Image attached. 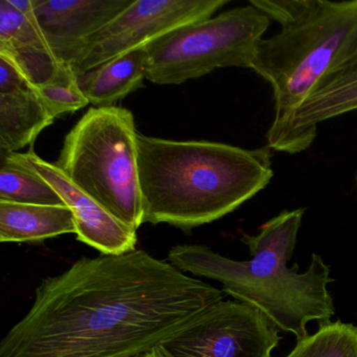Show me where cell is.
<instances>
[{
    "label": "cell",
    "mask_w": 357,
    "mask_h": 357,
    "mask_svg": "<svg viewBox=\"0 0 357 357\" xmlns=\"http://www.w3.org/2000/svg\"><path fill=\"white\" fill-rule=\"evenodd\" d=\"M221 290L143 250L81 258L35 290L0 357H137L160 346Z\"/></svg>",
    "instance_id": "1"
},
{
    "label": "cell",
    "mask_w": 357,
    "mask_h": 357,
    "mask_svg": "<svg viewBox=\"0 0 357 357\" xmlns=\"http://www.w3.org/2000/svg\"><path fill=\"white\" fill-rule=\"evenodd\" d=\"M0 202L37 206H66L55 189L34 170L1 156Z\"/></svg>",
    "instance_id": "16"
},
{
    "label": "cell",
    "mask_w": 357,
    "mask_h": 357,
    "mask_svg": "<svg viewBox=\"0 0 357 357\" xmlns=\"http://www.w3.org/2000/svg\"><path fill=\"white\" fill-rule=\"evenodd\" d=\"M147 59L146 47L135 50L78 75L79 86L95 107L114 106L112 104L143 87Z\"/></svg>",
    "instance_id": "15"
},
{
    "label": "cell",
    "mask_w": 357,
    "mask_h": 357,
    "mask_svg": "<svg viewBox=\"0 0 357 357\" xmlns=\"http://www.w3.org/2000/svg\"><path fill=\"white\" fill-rule=\"evenodd\" d=\"M36 89L55 118L78 112L89 104L79 86L76 73L70 66H66L51 82Z\"/></svg>",
    "instance_id": "18"
},
{
    "label": "cell",
    "mask_w": 357,
    "mask_h": 357,
    "mask_svg": "<svg viewBox=\"0 0 357 357\" xmlns=\"http://www.w3.org/2000/svg\"><path fill=\"white\" fill-rule=\"evenodd\" d=\"M248 3L281 28L261 41L250 68L273 89L275 128L357 59V0Z\"/></svg>",
    "instance_id": "4"
},
{
    "label": "cell",
    "mask_w": 357,
    "mask_h": 357,
    "mask_svg": "<svg viewBox=\"0 0 357 357\" xmlns=\"http://www.w3.org/2000/svg\"><path fill=\"white\" fill-rule=\"evenodd\" d=\"M137 133L130 110L91 108L66 135L54 162L77 187L137 231L144 223Z\"/></svg>",
    "instance_id": "5"
},
{
    "label": "cell",
    "mask_w": 357,
    "mask_h": 357,
    "mask_svg": "<svg viewBox=\"0 0 357 357\" xmlns=\"http://www.w3.org/2000/svg\"><path fill=\"white\" fill-rule=\"evenodd\" d=\"M304 214L305 208L282 211L257 235H244L250 260H233L206 245L178 244L171 248L168 261L183 273L219 282L223 292L258 309L279 331L303 340L309 335V321L331 323L335 312L327 288L330 267L321 256L312 255L305 273L298 264L287 265Z\"/></svg>",
    "instance_id": "3"
},
{
    "label": "cell",
    "mask_w": 357,
    "mask_h": 357,
    "mask_svg": "<svg viewBox=\"0 0 357 357\" xmlns=\"http://www.w3.org/2000/svg\"><path fill=\"white\" fill-rule=\"evenodd\" d=\"M279 330L239 301H219L160 342L162 357H273Z\"/></svg>",
    "instance_id": "7"
},
{
    "label": "cell",
    "mask_w": 357,
    "mask_h": 357,
    "mask_svg": "<svg viewBox=\"0 0 357 357\" xmlns=\"http://www.w3.org/2000/svg\"><path fill=\"white\" fill-rule=\"evenodd\" d=\"M137 143L144 223L191 231L231 214L273 177L267 145L250 150L141 133Z\"/></svg>",
    "instance_id": "2"
},
{
    "label": "cell",
    "mask_w": 357,
    "mask_h": 357,
    "mask_svg": "<svg viewBox=\"0 0 357 357\" xmlns=\"http://www.w3.org/2000/svg\"><path fill=\"white\" fill-rule=\"evenodd\" d=\"M229 3V0H133L132 5L91 39L74 72L78 76L147 47L176 29L213 17Z\"/></svg>",
    "instance_id": "8"
},
{
    "label": "cell",
    "mask_w": 357,
    "mask_h": 357,
    "mask_svg": "<svg viewBox=\"0 0 357 357\" xmlns=\"http://www.w3.org/2000/svg\"><path fill=\"white\" fill-rule=\"evenodd\" d=\"M271 22L248 3L176 29L146 47V79L158 85L181 84L220 68H250Z\"/></svg>",
    "instance_id": "6"
},
{
    "label": "cell",
    "mask_w": 357,
    "mask_h": 357,
    "mask_svg": "<svg viewBox=\"0 0 357 357\" xmlns=\"http://www.w3.org/2000/svg\"><path fill=\"white\" fill-rule=\"evenodd\" d=\"M286 357H357V326L340 319L319 325L314 334L298 340Z\"/></svg>",
    "instance_id": "17"
},
{
    "label": "cell",
    "mask_w": 357,
    "mask_h": 357,
    "mask_svg": "<svg viewBox=\"0 0 357 357\" xmlns=\"http://www.w3.org/2000/svg\"><path fill=\"white\" fill-rule=\"evenodd\" d=\"M137 357H162L160 356V353H158V349H154V350L150 351V352L146 353V354L139 355V356Z\"/></svg>",
    "instance_id": "19"
},
{
    "label": "cell",
    "mask_w": 357,
    "mask_h": 357,
    "mask_svg": "<svg viewBox=\"0 0 357 357\" xmlns=\"http://www.w3.org/2000/svg\"><path fill=\"white\" fill-rule=\"evenodd\" d=\"M76 234L74 214L68 206H37L0 202V241L41 242Z\"/></svg>",
    "instance_id": "14"
},
{
    "label": "cell",
    "mask_w": 357,
    "mask_h": 357,
    "mask_svg": "<svg viewBox=\"0 0 357 357\" xmlns=\"http://www.w3.org/2000/svg\"><path fill=\"white\" fill-rule=\"evenodd\" d=\"M133 0H33L56 57L74 70L91 39Z\"/></svg>",
    "instance_id": "10"
},
{
    "label": "cell",
    "mask_w": 357,
    "mask_h": 357,
    "mask_svg": "<svg viewBox=\"0 0 357 357\" xmlns=\"http://www.w3.org/2000/svg\"><path fill=\"white\" fill-rule=\"evenodd\" d=\"M38 89L0 56V149L16 153L33 145L55 121Z\"/></svg>",
    "instance_id": "13"
},
{
    "label": "cell",
    "mask_w": 357,
    "mask_h": 357,
    "mask_svg": "<svg viewBox=\"0 0 357 357\" xmlns=\"http://www.w3.org/2000/svg\"><path fill=\"white\" fill-rule=\"evenodd\" d=\"M0 56L35 87L51 82L66 66L52 50L37 20L33 0L0 1Z\"/></svg>",
    "instance_id": "12"
},
{
    "label": "cell",
    "mask_w": 357,
    "mask_h": 357,
    "mask_svg": "<svg viewBox=\"0 0 357 357\" xmlns=\"http://www.w3.org/2000/svg\"><path fill=\"white\" fill-rule=\"evenodd\" d=\"M3 154L34 170L57 191L74 214L79 241L99 250L102 255H122L137 250V229L110 214L70 181L55 164L43 160L32 148L24 153Z\"/></svg>",
    "instance_id": "9"
},
{
    "label": "cell",
    "mask_w": 357,
    "mask_h": 357,
    "mask_svg": "<svg viewBox=\"0 0 357 357\" xmlns=\"http://www.w3.org/2000/svg\"><path fill=\"white\" fill-rule=\"evenodd\" d=\"M355 185H356V189H357V173H356V176H355Z\"/></svg>",
    "instance_id": "20"
},
{
    "label": "cell",
    "mask_w": 357,
    "mask_h": 357,
    "mask_svg": "<svg viewBox=\"0 0 357 357\" xmlns=\"http://www.w3.org/2000/svg\"><path fill=\"white\" fill-rule=\"evenodd\" d=\"M357 112V59L334 75L285 122L268 128L267 146L288 154L307 151L314 143L319 125Z\"/></svg>",
    "instance_id": "11"
}]
</instances>
